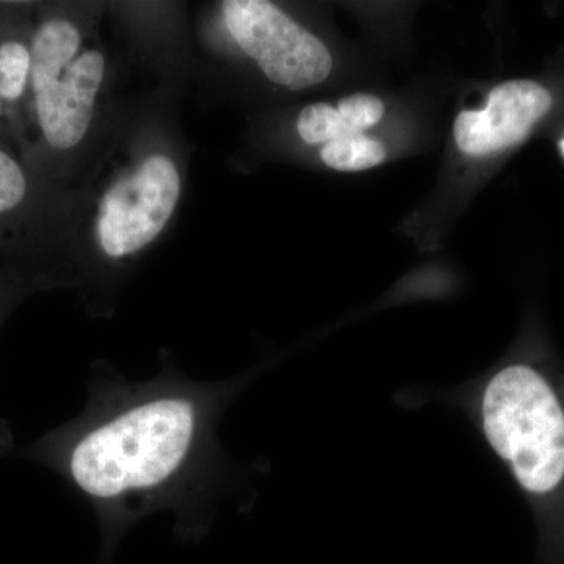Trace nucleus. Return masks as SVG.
<instances>
[{"label":"nucleus","instance_id":"obj_15","mask_svg":"<svg viewBox=\"0 0 564 564\" xmlns=\"http://www.w3.org/2000/svg\"><path fill=\"white\" fill-rule=\"evenodd\" d=\"M2 456H3V455H2V454H0V458H2Z\"/></svg>","mask_w":564,"mask_h":564},{"label":"nucleus","instance_id":"obj_2","mask_svg":"<svg viewBox=\"0 0 564 564\" xmlns=\"http://www.w3.org/2000/svg\"><path fill=\"white\" fill-rule=\"evenodd\" d=\"M159 110L133 113L82 187L73 231L70 285L109 317L118 291L165 236L187 185V144Z\"/></svg>","mask_w":564,"mask_h":564},{"label":"nucleus","instance_id":"obj_9","mask_svg":"<svg viewBox=\"0 0 564 564\" xmlns=\"http://www.w3.org/2000/svg\"><path fill=\"white\" fill-rule=\"evenodd\" d=\"M296 132L306 144H325L352 133L332 104L315 102L304 107L296 118Z\"/></svg>","mask_w":564,"mask_h":564},{"label":"nucleus","instance_id":"obj_5","mask_svg":"<svg viewBox=\"0 0 564 564\" xmlns=\"http://www.w3.org/2000/svg\"><path fill=\"white\" fill-rule=\"evenodd\" d=\"M207 24L285 90H307L332 73L326 44L269 0H225L212 6Z\"/></svg>","mask_w":564,"mask_h":564},{"label":"nucleus","instance_id":"obj_8","mask_svg":"<svg viewBox=\"0 0 564 564\" xmlns=\"http://www.w3.org/2000/svg\"><path fill=\"white\" fill-rule=\"evenodd\" d=\"M321 159L337 172H362L386 161V150L366 133H350L321 148Z\"/></svg>","mask_w":564,"mask_h":564},{"label":"nucleus","instance_id":"obj_10","mask_svg":"<svg viewBox=\"0 0 564 564\" xmlns=\"http://www.w3.org/2000/svg\"><path fill=\"white\" fill-rule=\"evenodd\" d=\"M31 191L32 182L25 166L0 147V220H9L24 209Z\"/></svg>","mask_w":564,"mask_h":564},{"label":"nucleus","instance_id":"obj_4","mask_svg":"<svg viewBox=\"0 0 564 564\" xmlns=\"http://www.w3.org/2000/svg\"><path fill=\"white\" fill-rule=\"evenodd\" d=\"M107 10L58 7L31 32L33 124L65 177L82 166L84 184L135 113L115 107L122 58L106 36Z\"/></svg>","mask_w":564,"mask_h":564},{"label":"nucleus","instance_id":"obj_6","mask_svg":"<svg viewBox=\"0 0 564 564\" xmlns=\"http://www.w3.org/2000/svg\"><path fill=\"white\" fill-rule=\"evenodd\" d=\"M551 91L533 80H508L492 88L484 110H464L455 121L459 150L492 154L524 141L552 109Z\"/></svg>","mask_w":564,"mask_h":564},{"label":"nucleus","instance_id":"obj_1","mask_svg":"<svg viewBox=\"0 0 564 564\" xmlns=\"http://www.w3.org/2000/svg\"><path fill=\"white\" fill-rule=\"evenodd\" d=\"M248 381L192 380L169 358L151 380L132 381L98 361L82 413L20 455L90 505L101 534L98 564H115L129 530L159 513L172 514L176 536L196 544L240 475L218 425Z\"/></svg>","mask_w":564,"mask_h":564},{"label":"nucleus","instance_id":"obj_11","mask_svg":"<svg viewBox=\"0 0 564 564\" xmlns=\"http://www.w3.org/2000/svg\"><path fill=\"white\" fill-rule=\"evenodd\" d=\"M46 285L47 282L41 280H22L13 274H0V325L6 321L7 315L11 313L18 302L32 291V289ZM14 448V437L11 433L9 423L0 421V454L3 456L11 454Z\"/></svg>","mask_w":564,"mask_h":564},{"label":"nucleus","instance_id":"obj_13","mask_svg":"<svg viewBox=\"0 0 564 564\" xmlns=\"http://www.w3.org/2000/svg\"><path fill=\"white\" fill-rule=\"evenodd\" d=\"M560 150H562L563 155H564V137H563L562 141H560Z\"/></svg>","mask_w":564,"mask_h":564},{"label":"nucleus","instance_id":"obj_3","mask_svg":"<svg viewBox=\"0 0 564 564\" xmlns=\"http://www.w3.org/2000/svg\"><path fill=\"white\" fill-rule=\"evenodd\" d=\"M522 492L541 564H564V367L525 350L452 392Z\"/></svg>","mask_w":564,"mask_h":564},{"label":"nucleus","instance_id":"obj_14","mask_svg":"<svg viewBox=\"0 0 564 564\" xmlns=\"http://www.w3.org/2000/svg\"><path fill=\"white\" fill-rule=\"evenodd\" d=\"M3 109H6V106H3V102L0 101V117H2Z\"/></svg>","mask_w":564,"mask_h":564},{"label":"nucleus","instance_id":"obj_7","mask_svg":"<svg viewBox=\"0 0 564 564\" xmlns=\"http://www.w3.org/2000/svg\"><path fill=\"white\" fill-rule=\"evenodd\" d=\"M31 69V36L0 40V101L3 106H14L29 95Z\"/></svg>","mask_w":564,"mask_h":564},{"label":"nucleus","instance_id":"obj_12","mask_svg":"<svg viewBox=\"0 0 564 564\" xmlns=\"http://www.w3.org/2000/svg\"><path fill=\"white\" fill-rule=\"evenodd\" d=\"M336 109L352 133H364L380 122L384 115L383 101L377 96L364 93L340 99Z\"/></svg>","mask_w":564,"mask_h":564}]
</instances>
